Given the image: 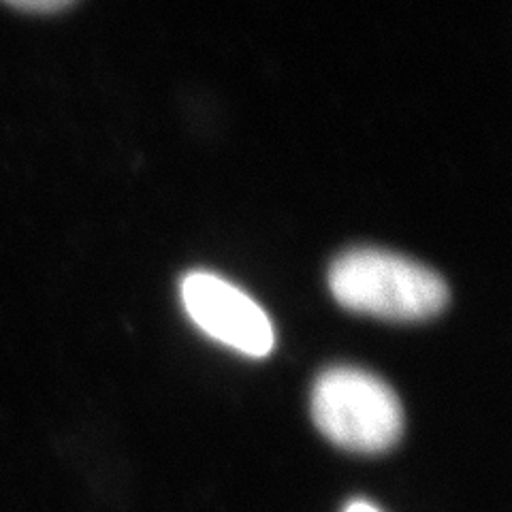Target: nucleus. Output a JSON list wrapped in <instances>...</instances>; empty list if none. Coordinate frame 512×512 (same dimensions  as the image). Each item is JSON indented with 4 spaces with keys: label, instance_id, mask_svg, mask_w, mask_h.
Wrapping results in <instances>:
<instances>
[{
    "label": "nucleus",
    "instance_id": "f257e3e1",
    "mask_svg": "<svg viewBox=\"0 0 512 512\" xmlns=\"http://www.w3.org/2000/svg\"><path fill=\"white\" fill-rule=\"evenodd\" d=\"M329 288L346 310L404 323L436 316L448 303V286L436 271L378 248L340 254Z\"/></svg>",
    "mask_w": 512,
    "mask_h": 512
},
{
    "label": "nucleus",
    "instance_id": "f03ea898",
    "mask_svg": "<svg viewBox=\"0 0 512 512\" xmlns=\"http://www.w3.org/2000/svg\"><path fill=\"white\" fill-rule=\"evenodd\" d=\"M312 416L323 434L352 453H382L404 431L395 391L359 367H331L312 391Z\"/></svg>",
    "mask_w": 512,
    "mask_h": 512
},
{
    "label": "nucleus",
    "instance_id": "7ed1b4c3",
    "mask_svg": "<svg viewBox=\"0 0 512 512\" xmlns=\"http://www.w3.org/2000/svg\"><path fill=\"white\" fill-rule=\"evenodd\" d=\"M182 301L195 325L216 342L248 357H267L276 333L265 310L229 280L192 271L182 280Z\"/></svg>",
    "mask_w": 512,
    "mask_h": 512
},
{
    "label": "nucleus",
    "instance_id": "20e7f679",
    "mask_svg": "<svg viewBox=\"0 0 512 512\" xmlns=\"http://www.w3.org/2000/svg\"><path fill=\"white\" fill-rule=\"evenodd\" d=\"M3 3L26 13H58L71 7L75 0H3Z\"/></svg>",
    "mask_w": 512,
    "mask_h": 512
},
{
    "label": "nucleus",
    "instance_id": "39448f33",
    "mask_svg": "<svg viewBox=\"0 0 512 512\" xmlns=\"http://www.w3.org/2000/svg\"><path fill=\"white\" fill-rule=\"evenodd\" d=\"M344 512H380V510H378L374 504H370V502L355 500V502H350V504L346 506Z\"/></svg>",
    "mask_w": 512,
    "mask_h": 512
}]
</instances>
